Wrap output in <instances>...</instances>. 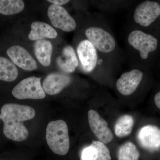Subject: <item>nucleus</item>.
Returning <instances> with one entry per match:
<instances>
[{
  "mask_svg": "<svg viewBox=\"0 0 160 160\" xmlns=\"http://www.w3.org/2000/svg\"><path fill=\"white\" fill-rule=\"evenodd\" d=\"M18 75L17 68L8 59L0 57V80L11 82L16 79Z\"/></svg>",
  "mask_w": 160,
  "mask_h": 160,
  "instance_id": "18",
  "label": "nucleus"
},
{
  "mask_svg": "<svg viewBox=\"0 0 160 160\" xmlns=\"http://www.w3.org/2000/svg\"><path fill=\"white\" fill-rule=\"evenodd\" d=\"M134 123V119L130 115H123L120 117L115 124L116 135L119 138L128 136L131 133Z\"/></svg>",
  "mask_w": 160,
  "mask_h": 160,
  "instance_id": "19",
  "label": "nucleus"
},
{
  "mask_svg": "<svg viewBox=\"0 0 160 160\" xmlns=\"http://www.w3.org/2000/svg\"><path fill=\"white\" fill-rule=\"evenodd\" d=\"M71 82V78L66 75L51 73L47 76L43 81L42 88L45 93L54 95L61 92Z\"/></svg>",
  "mask_w": 160,
  "mask_h": 160,
  "instance_id": "13",
  "label": "nucleus"
},
{
  "mask_svg": "<svg viewBox=\"0 0 160 160\" xmlns=\"http://www.w3.org/2000/svg\"><path fill=\"white\" fill-rule=\"evenodd\" d=\"M154 102L156 106L160 109V91L158 92L155 96Z\"/></svg>",
  "mask_w": 160,
  "mask_h": 160,
  "instance_id": "23",
  "label": "nucleus"
},
{
  "mask_svg": "<svg viewBox=\"0 0 160 160\" xmlns=\"http://www.w3.org/2000/svg\"><path fill=\"white\" fill-rule=\"evenodd\" d=\"M25 8V3L21 0H0V13L5 15L17 14Z\"/></svg>",
  "mask_w": 160,
  "mask_h": 160,
  "instance_id": "20",
  "label": "nucleus"
},
{
  "mask_svg": "<svg viewBox=\"0 0 160 160\" xmlns=\"http://www.w3.org/2000/svg\"><path fill=\"white\" fill-rule=\"evenodd\" d=\"M57 64L60 69L66 73H72L78 66L77 55L73 47L66 46L63 48L61 56L56 60Z\"/></svg>",
  "mask_w": 160,
  "mask_h": 160,
  "instance_id": "15",
  "label": "nucleus"
},
{
  "mask_svg": "<svg viewBox=\"0 0 160 160\" xmlns=\"http://www.w3.org/2000/svg\"><path fill=\"white\" fill-rule=\"evenodd\" d=\"M160 15V5L157 2L146 1L140 4L135 9L133 19L137 24L148 27Z\"/></svg>",
  "mask_w": 160,
  "mask_h": 160,
  "instance_id": "6",
  "label": "nucleus"
},
{
  "mask_svg": "<svg viewBox=\"0 0 160 160\" xmlns=\"http://www.w3.org/2000/svg\"><path fill=\"white\" fill-rule=\"evenodd\" d=\"M78 56L82 68L86 72H90L95 69L98 61L97 49L87 39L82 40L77 48Z\"/></svg>",
  "mask_w": 160,
  "mask_h": 160,
  "instance_id": "8",
  "label": "nucleus"
},
{
  "mask_svg": "<svg viewBox=\"0 0 160 160\" xmlns=\"http://www.w3.org/2000/svg\"><path fill=\"white\" fill-rule=\"evenodd\" d=\"M47 12L50 22L56 28L66 32L73 31L76 28L75 21L62 6L52 4Z\"/></svg>",
  "mask_w": 160,
  "mask_h": 160,
  "instance_id": "7",
  "label": "nucleus"
},
{
  "mask_svg": "<svg viewBox=\"0 0 160 160\" xmlns=\"http://www.w3.org/2000/svg\"><path fill=\"white\" fill-rule=\"evenodd\" d=\"M85 35L87 40L102 53L107 54L115 49L116 43L114 37L109 32L101 27H89L86 29Z\"/></svg>",
  "mask_w": 160,
  "mask_h": 160,
  "instance_id": "4",
  "label": "nucleus"
},
{
  "mask_svg": "<svg viewBox=\"0 0 160 160\" xmlns=\"http://www.w3.org/2000/svg\"><path fill=\"white\" fill-rule=\"evenodd\" d=\"M31 28L28 38L32 41L55 38L58 36L57 32L52 26L43 22H33Z\"/></svg>",
  "mask_w": 160,
  "mask_h": 160,
  "instance_id": "16",
  "label": "nucleus"
},
{
  "mask_svg": "<svg viewBox=\"0 0 160 160\" xmlns=\"http://www.w3.org/2000/svg\"><path fill=\"white\" fill-rule=\"evenodd\" d=\"M41 78L31 77L22 80L12 91V95L18 99H42L46 93L41 85Z\"/></svg>",
  "mask_w": 160,
  "mask_h": 160,
  "instance_id": "3",
  "label": "nucleus"
},
{
  "mask_svg": "<svg viewBox=\"0 0 160 160\" xmlns=\"http://www.w3.org/2000/svg\"><path fill=\"white\" fill-rule=\"evenodd\" d=\"M46 139L49 148L55 154L65 155L70 147L68 126L62 120L52 121L47 125Z\"/></svg>",
  "mask_w": 160,
  "mask_h": 160,
  "instance_id": "2",
  "label": "nucleus"
},
{
  "mask_svg": "<svg viewBox=\"0 0 160 160\" xmlns=\"http://www.w3.org/2000/svg\"><path fill=\"white\" fill-rule=\"evenodd\" d=\"M88 117L89 127L100 142L105 144L110 142L113 139V134L107 122L93 109L88 112Z\"/></svg>",
  "mask_w": 160,
  "mask_h": 160,
  "instance_id": "9",
  "label": "nucleus"
},
{
  "mask_svg": "<svg viewBox=\"0 0 160 160\" xmlns=\"http://www.w3.org/2000/svg\"><path fill=\"white\" fill-rule=\"evenodd\" d=\"M137 138L140 146L149 151L160 149V129L154 125H146L138 132Z\"/></svg>",
  "mask_w": 160,
  "mask_h": 160,
  "instance_id": "11",
  "label": "nucleus"
},
{
  "mask_svg": "<svg viewBox=\"0 0 160 160\" xmlns=\"http://www.w3.org/2000/svg\"><path fill=\"white\" fill-rule=\"evenodd\" d=\"M35 115V111L30 106L15 103L3 105L0 119L4 123L3 131L6 137L16 142L26 140L29 132L23 123L33 118Z\"/></svg>",
  "mask_w": 160,
  "mask_h": 160,
  "instance_id": "1",
  "label": "nucleus"
},
{
  "mask_svg": "<svg viewBox=\"0 0 160 160\" xmlns=\"http://www.w3.org/2000/svg\"><path fill=\"white\" fill-rule=\"evenodd\" d=\"M139 157L137 148L132 142L124 143L118 150V160H138Z\"/></svg>",
  "mask_w": 160,
  "mask_h": 160,
  "instance_id": "21",
  "label": "nucleus"
},
{
  "mask_svg": "<svg viewBox=\"0 0 160 160\" xmlns=\"http://www.w3.org/2000/svg\"><path fill=\"white\" fill-rule=\"evenodd\" d=\"M47 1L49 2L52 3L53 5L59 6L65 5L69 2V1H67V0H49Z\"/></svg>",
  "mask_w": 160,
  "mask_h": 160,
  "instance_id": "22",
  "label": "nucleus"
},
{
  "mask_svg": "<svg viewBox=\"0 0 160 160\" xmlns=\"http://www.w3.org/2000/svg\"><path fill=\"white\" fill-rule=\"evenodd\" d=\"M110 151L105 144L93 141L82 151L80 160H111Z\"/></svg>",
  "mask_w": 160,
  "mask_h": 160,
  "instance_id": "14",
  "label": "nucleus"
},
{
  "mask_svg": "<svg viewBox=\"0 0 160 160\" xmlns=\"http://www.w3.org/2000/svg\"><path fill=\"white\" fill-rule=\"evenodd\" d=\"M7 54L15 65L27 71H33L38 69L35 61L29 52L18 45L11 46L7 49Z\"/></svg>",
  "mask_w": 160,
  "mask_h": 160,
  "instance_id": "12",
  "label": "nucleus"
},
{
  "mask_svg": "<svg viewBox=\"0 0 160 160\" xmlns=\"http://www.w3.org/2000/svg\"><path fill=\"white\" fill-rule=\"evenodd\" d=\"M129 46L139 52L142 59L148 58L150 52L154 51L158 46V40L153 36L140 30H134L128 37Z\"/></svg>",
  "mask_w": 160,
  "mask_h": 160,
  "instance_id": "5",
  "label": "nucleus"
},
{
  "mask_svg": "<svg viewBox=\"0 0 160 160\" xmlns=\"http://www.w3.org/2000/svg\"><path fill=\"white\" fill-rule=\"evenodd\" d=\"M143 77V72L139 69L124 72L117 81V89L123 95H130L137 89Z\"/></svg>",
  "mask_w": 160,
  "mask_h": 160,
  "instance_id": "10",
  "label": "nucleus"
},
{
  "mask_svg": "<svg viewBox=\"0 0 160 160\" xmlns=\"http://www.w3.org/2000/svg\"><path fill=\"white\" fill-rule=\"evenodd\" d=\"M35 54L39 62L44 66H49L51 63L52 48L51 43L46 39L38 40L34 45Z\"/></svg>",
  "mask_w": 160,
  "mask_h": 160,
  "instance_id": "17",
  "label": "nucleus"
}]
</instances>
